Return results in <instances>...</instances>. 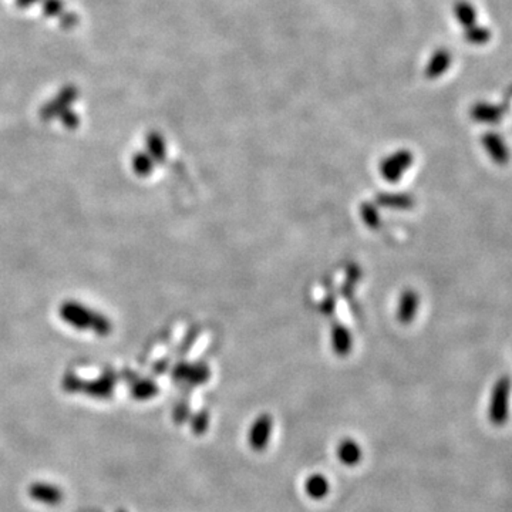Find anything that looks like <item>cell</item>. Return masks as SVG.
Here are the masks:
<instances>
[{
    "mask_svg": "<svg viewBox=\"0 0 512 512\" xmlns=\"http://www.w3.org/2000/svg\"><path fill=\"white\" fill-rule=\"evenodd\" d=\"M511 379L508 376H502L497 380L492 394H491V403L488 407V417L490 421L501 427L506 423L508 414H509V394H511Z\"/></svg>",
    "mask_w": 512,
    "mask_h": 512,
    "instance_id": "1",
    "label": "cell"
},
{
    "mask_svg": "<svg viewBox=\"0 0 512 512\" xmlns=\"http://www.w3.org/2000/svg\"><path fill=\"white\" fill-rule=\"evenodd\" d=\"M61 316L64 317V320H67L70 324L76 326V327L94 329L98 335H105L110 329V324L107 320H104V317L101 319L100 316L94 315L93 312L84 309L83 306H77L73 303H67L63 306Z\"/></svg>",
    "mask_w": 512,
    "mask_h": 512,
    "instance_id": "2",
    "label": "cell"
},
{
    "mask_svg": "<svg viewBox=\"0 0 512 512\" xmlns=\"http://www.w3.org/2000/svg\"><path fill=\"white\" fill-rule=\"evenodd\" d=\"M414 163V156L409 150H398L386 158L379 165L380 175L384 181L390 182V184H396L397 181L403 178V175L407 172L409 168H412Z\"/></svg>",
    "mask_w": 512,
    "mask_h": 512,
    "instance_id": "3",
    "label": "cell"
},
{
    "mask_svg": "<svg viewBox=\"0 0 512 512\" xmlns=\"http://www.w3.org/2000/svg\"><path fill=\"white\" fill-rule=\"evenodd\" d=\"M77 96H79V90L75 86L63 87L53 100H50L47 104L42 107L40 119L43 121H50L52 119L60 116L73 103H75Z\"/></svg>",
    "mask_w": 512,
    "mask_h": 512,
    "instance_id": "4",
    "label": "cell"
},
{
    "mask_svg": "<svg viewBox=\"0 0 512 512\" xmlns=\"http://www.w3.org/2000/svg\"><path fill=\"white\" fill-rule=\"evenodd\" d=\"M272 427H273V420L269 414H261L252 423L249 432H248V443L252 450L264 451L268 447Z\"/></svg>",
    "mask_w": 512,
    "mask_h": 512,
    "instance_id": "5",
    "label": "cell"
},
{
    "mask_svg": "<svg viewBox=\"0 0 512 512\" xmlns=\"http://www.w3.org/2000/svg\"><path fill=\"white\" fill-rule=\"evenodd\" d=\"M481 144L485 153L497 165H506L509 163L511 153L508 150V145L499 134L494 131L484 133L481 137Z\"/></svg>",
    "mask_w": 512,
    "mask_h": 512,
    "instance_id": "6",
    "label": "cell"
},
{
    "mask_svg": "<svg viewBox=\"0 0 512 512\" xmlns=\"http://www.w3.org/2000/svg\"><path fill=\"white\" fill-rule=\"evenodd\" d=\"M420 306V296L416 290L407 289L400 295L397 303V320L403 324H409L414 320Z\"/></svg>",
    "mask_w": 512,
    "mask_h": 512,
    "instance_id": "7",
    "label": "cell"
},
{
    "mask_svg": "<svg viewBox=\"0 0 512 512\" xmlns=\"http://www.w3.org/2000/svg\"><path fill=\"white\" fill-rule=\"evenodd\" d=\"M29 495L46 505H57L63 501V492L59 487L46 483H34L29 487Z\"/></svg>",
    "mask_w": 512,
    "mask_h": 512,
    "instance_id": "8",
    "label": "cell"
},
{
    "mask_svg": "<svg viewBox=\"0 0 512 512\" xmlns=\"http://www.w3.org/2000/svg\"><path fill=\"white\" fill-rule=\"evenodd\" d=\"M504 116V110L501 105L490 104V103H477L471 107V119L477 123L484 124H495Z\"/></svg>",
    "mask_w": 512,
    "mask_h": 512,
    "instance_id": "9",
    "label": "cell"
},
{
    "mask_svg": "<svg viewBox=\"0 0 512 512\" xmlns=\"http://www.w3.org/2000/svg\"><path fill=\"white\" fill-rule=\"evenodd\" d=\"M451 61H453V59H451V53L449 50H446V49L435 50L431 54V57H430V60L426 66V76L431 80L438 79L440 76H443L444 73H447V70L451 66Z\"/></svg>",
    "mask_w": 512,
    "mask_h": 512,
    "instance_id": "10",
    "label": "cell"
},
{
    "mask_svg": "<svg viewBox=\"0 0 512 512\" xmlns=\"http://www.w3.org/2000/svg\"><path fill=\"white\" fill-rule=\"evenodd\" d=\"M338 458L346 465H356L361 460V449L353 438H345L338 446Z\"/></svg>",
    "mask_w": 512,
    "mask_h": 512,
    "instance_id": "11",
    "label": "cell"
},
{
    "mask_svg": "<svg viewBox=\"0 0 512 512\" xmlns=\"http://www.w3.org/2000/svg\"><path fill=\"white\" fill-rule=\"evenodd\" d=\"M331 484L323 474H312L305 481V491L310 498L322 499L329 494Z\"/></svg>",
    "mask_w": 512,
    "mask_h": 512,
    "instance_id": "12",
    "label": "cell"
},
{
    "mask_svg": "<svg viewBox=\"0 0 512 512\" xmlns=\"http://www.w3.org/2000/svg\"><path fill=\"white\" fill-rule=\"evenodd\" d=\"M352 335L345 326H336L332 332V349L338 356H346L352 350Z\"/></svg>",
    "mask_w": 512,
    "mask_h": 512,
    "instance_id": "13",
    "label": "cell"
},
{
    "mask_svg": "<svg viewBox=\"0 0 512 512\" xmlns=\"http://www.w3.org/2000/svg\"><path fill=\"white\" fill-rule=\"evenodd\" d=\"M454 15L464 29L477 24V12L475 8L465 0H460L454 5Z\"/></svg>",
    "mask_w": 512,
    "mask_h": 512,
    "instance_id": "14",
    "label": "cell"
},
{
    "mask_svg": "<svg viewBox=\"0 0 512 512\" xmlns=\"http://www.w3.org/2000/svg\"><path fill=\"white\" fill-rule=\"evenodd\" d=\"M464 38L471 45L481 46V45H485L491 40V30H488L487 27L479 26V24H474V26L465 29Z\"/></svg>",
    "mask_w": 512,
    "mask_h": 512,
    "instance_id": "15",
    "label": "cell"
},
{
    "mask_svg": "<svg viewBox=\"0 0 512 512\" xmlns=\"http://www.w3.org/2000/svg\"><path fill=\"white\" fill-rule=\"evenodd\" d=\"M383 206L394 208V209H409L414 205V198L409 194H398V195H382L379 198Z\"/></svg>",
    "mask_w": 512,
    "mask_h": 512,
    "instance_id": "16",
    "label": "cell"
},
{
    "mask_svg": "<svg viewBox=\"0 0 512 512\" xmlns=\"http://www.w3.org/2000/svg\"><path fill=\"white\" fill-rule=\"evenodd\" d=\"M147 147L150 151V156L156 161H164L167 150H165V142L164 138L158 133H150L147 137Z\"/></svg>",
    "mask_w": 512,
    "mask_h": 512,
    "instance_id": "17",
    "label": "cell"
},
{
    "mask_svg": "<svg viewBox=\"0 0 512 512\" xmlns=\"http://www.w3.org/2000/svg\"><path fill=\"white\" fill-rule=\"evenodd\" d=\"M158 393L157 386L153 382H144L133 389V396L138 400H147Z\"/></svg>",
    "mask_w": 512,
    "mask_h": 512,
    "instance_id": "18",
    "label": "cell"
},
{
    "mask_svg": "<svg viewBox=\"0 0 512 512\" xmlns=\"http://www.w3.org/2000/svg\"><path fill=\"white\" fill-rule=\"evenodd\" d=\"M208 426H209V413L206 410H202V412H199L198 414H195L193 417L191 428H193L194 434L202 435L208 430Z\"/></svg>",
    "mask_w": 512,
    "mask_h": 512,
    "instance_id": "19",
    "label": "cell"
},
{
    "mask_svg": "<svg viewBox=\"0 0 512 512\" xmlns=\"http://www.w3.org/2000/svg\"><path fill=\"white\" fill-rule=\"evenodd\" d=\"M133 164H134V170H135V172H138V174H141V175H147V174H150V172H151V170H153V160H151V157H150V156H147V154H137V156L134 157Z\"/></svg>",
    "mask_w": 512,
    "mask_h": 512,
    "instance_id": "20",
    "label": "cell"
},
{
    "mask_svg": "<svg viewBox=\"0 0 512 512\" xmlns=\"http://www.w3.org/2000/svg\"><path fill=\"white\" fill-rule=\"evenodd\" d=\"M43 13L47 17H60L64 13V5L61 0H45Z\"/></svg>",
    "mask_w": 512,
    "mask_h": 512,
    "instance_id": "21",
    "label": "cell"
},
{
    "mask_svg": "<svg viewBox=\"0 0 512 512\" xmlns=\"http://www.w3.org/2000/svg\"><path fill=\"white\" fill-rule=\"evenodd\" d=\"M361 219L370 228L377 227L379 223H380V218H379L377 209H375L370 204H366L364 206H361Z\"/></svg>",
    "mask_w": 512,
    "mask_h": 512,
    "instance_id": "22",
    "label": "cell"
},
{
    "mask_svg": "<svg viewBox=\"0 0 512 512\" xmlns=\"http://www.w3.org/2000/svg\"><path fill=\"white\" fill-rule=\"evenodd\" d=\"M59 117H60L61 123L64 124V127L70 128V130H75L80 123V119L77 117V114L73 113L71 110H68V108L66 110V112H63Z\"/></svg>",
    "mask_w": 512,
    "mask_h": 512,
    "instance_id": "23",
    "label": "cell"
},
{
    "mask_svg": "<svg viewBox=\"0 0 512 512\" xmlns=\"http://www.w3.org/2000/svg\"><path fill=\"white\" fill-rule=\"evenodd\" d=\"M190 417V407L186 403H181L179 406H176L175 412H174V420L176 424H182L186 423Z\"/></svg>",
    "mask_w": 512,
    "mask_h": 512,
    "instance_id": "24",
    "label": "cell"
},
{
    "mask_svg": "<svg viewBox=\"0 0 512 512\" xmlns=\"http://www.w3.org/2000/svg\"><path fill=\"white\" fill-rule=\"evenodd\" d=\"M77 23H79V17H77L75 13L66 12V13H63V15L60 16V24H61V27H64V29H73V27H76V26H77Z\"/></svg>",
    "mask_w": 512,
    "mask_h": 512,
    "instance_id": "25",
    "label": "cell"
},
{
    "mask_svg": "<svg viewBox=\"0 0 512 512\" xmlns=\"http://www.w3.org/2000/svg\"><path fill=\"white\" fill-rule=\"evenodd\" d=\"M38 2H40V0H16V5L20 9H26V8L31 6L33 3H38Z\"/></svg>",
    "mask_w": 512,
    "mask_h": 512,
    "instance_id": "26",
    "label": "cell"
},
{
    "mask_svg": "<svg viewBox=\"0 0 512 512\" xmlns=\"http://www.w3.org/2000/svg\"><path fill=\"white\" fill-rule=\"evenodd\" d=\"M119 512H126V511H123V509H120V511H119Z\"/></svg>",
    "mask_w": 512,
    "mask_h": 512,
    "instance_id": "27",
    "label": "cell"
}]
</instances>
